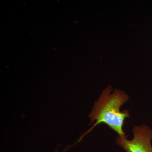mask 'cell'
I'll use <instances>...</instances> for the list:
<instances>
[{
	"instance_id": "2",
	"label": "cell",
	"mask_w": 152,
	"mask_h": 152,
	"mask_svg": "<svg viewBox=\"0 0 152 152\" xmlns=\"http://www.w3.org/2000/svg\"><path fill=\"white\" fill-rule=\"evenodd\" d=\"M131 140L125 136L118 135L117 144L126 152H152L151 129L146 125L135 126Z\"/></svg>"
},
{
	"instance_id": "1",
	"label": "cell",
	"mask_w": 152,
	"mask_h": 152,
	"mask_svg": "<svg viewBox=\"0 0 152 152\" xmlns=\"http://www.w3.org/2000/svg\"><path fill=\"white\" fill-rule=\"evenodd\" d=\"M111 86L107 87L100 96L94 104L88 117L91 120L89 125L96 121L92 127L80 137L78 141L90 132L99 124L104 123L116 132L118 135L125 136L123 127L125 119L130 117L128 110L121 112V108L129 100V96L124 92L115 89L111 93Z\"/></svg>"
}]
</instances>
